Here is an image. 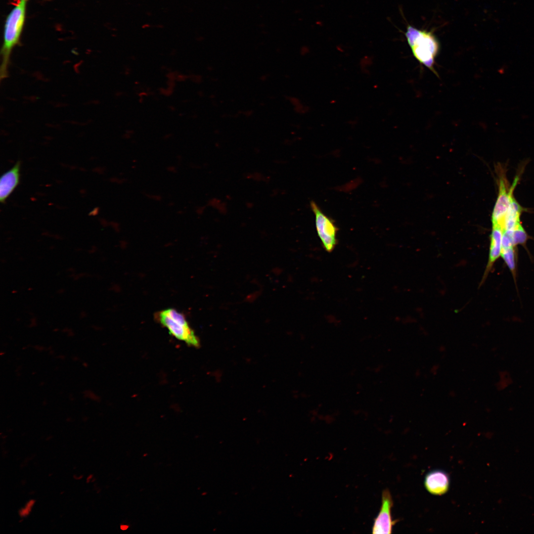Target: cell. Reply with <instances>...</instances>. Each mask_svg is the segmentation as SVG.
Instances as JSON below:
<instances>
[{
	"mask_svg": "<svg viewBox=\"0 0 534 534\" xmlns=\"http://www.w3.org/2000/svg\"><path fill=\"white\" fill-rule=\"evenodd\" d=\"M26 0V1H27V0Z\"/></svg>",
	"mask_w": 534,
	"mask_h": 534,
	"instance_id": "30bf717a",
	"label": "cell"
},
{
	"mask_svg": "<svg viewBox=\"0 0 534 534\" xmlns=\"http://www.w3.org/2000/svg\"><path fill=\"white\" fill-rule=\"evenodd\" d=\"M404 35L415 59L438 76L434 65L440 45L433 32L408 25Z\"/></svg>",
	"mask_w": 534,
	"mask_h": 534,
	"instance_id": "7a4b0ae2",
	"label": "cell"
},
{
	"mask_svg": "<svg viewBox=\"0 0 534 534\" xmlns=\"http://www.w3.org/2000/svg\"><path fill=\"white\" fill-rule=\"evenodd\" d=\"M21 162L18 161L0 179V201L4 203L19 182Z\"/></svg>",
	"mask_w": 534,
	"mask_h": 534,
	"instance_id": "52a82bcc",
	"label": "cell"
},
{
	"mask_svg": "<svg viewBox=\"0 0 534 534\" xmlns=\"http://www.w3.org/2000/svg\"><path fill=\"white\" fill-rule=\"evenodd\" d=\"M449 477L444 471L434 470L428 472L424 484L427 490L432 494L442 495L447 492L449 487Z\"/></svg>",
	"mask_w": 534,
	"mask_h": 534,
	"instance_id": "8992f818",
	"label": "cell"
},
{
	"mask_svg": "<svg viewBox=\"0 0 534 534\" xmlns=\"http://www.w3.org/2000/svg\"><path fill=\"white\" fill-rule=\"evenodd\" d=\"M311 207L315 216V223L317 234L324 248L328 252L334 249L337 242L338 228L333 220L326 216L313 201Z\"/></svg>",
	"mask_w": 534,
	"mask_h": 534,
	"instance_id": "277c9868",
	"label": "cell"
},
{
	"mask_svg": "<svg viewBox=\"0 0 534 534\" xmlns=\"http://www.w3.org/2000/svg\"><path fill=\"white\" fill-rule=\"evenodd\" d=\"M393 505L390 491L385 490L382 494V505L372 528V534H391L395 524L392 517L391 509Z\"/></svg>",
	"mask_w": 534,
	"mask_h": 534,
	"instance_id": "5b68a950",
	"label": "cell"
},
{
	"mask_svg": "<svg viewBox=\"0 0 534 534\" xmlns=\"http://www.w3.org/2000/svg\"><path fill=\"white\" fill-rule=\"evenodd\" d=\"M156 317L170 334L190 346L197 347L199 343L185 316L174 309H167L157 313Z\"/></svg>",
	"mask_w": 534,
	"mask_h": 534,
	"instance_id": "3957f363",
	"label": "cell"
},
{
	"mask_svg": "<svg viewBox=\"0 0 534 534\" xmlns=\"http://www.w3.org/2000/svg\"><path fill=\"white\" fill-rule=\"evenodd\" d=\"M84 313H85V312H82L81 313V314H80L81 316H82V317L85 316L86 315H84Z\"/></svg>",
	"mask_w": 534,
	"mask_h": 534,
	"instance_id": "9c48e42d",
	"label": "cell"
},
{
	"mask_svg": "<svg viewBox=\"0 0 534 534\" xmlns=\"http://www.w3.org/2000/svg\"><path fill=\"white\" fill-rule=\"evenodd\" d=\"M26 1L21 0L11 10L5 19L3 43L0 50V81L8 77L12 51L20 43L25 20Z\"/></svg>",
	"mask_w": 534,
	"mask_h": 534,
	"instance_id": "6da1fadb",
	"label": "cell"
},
{
	"mask_svg": "<svg viewBox=\"0 0 534 534\" xmlns=\"http://www.w3.org/2000/svg\"><path fill=\"white\" fill-rule=\"evenodd\" d=\"M128 526H126V525H122L121 526V530H122L123 531L127 530L128 529Z\"/></svg>",
	"mask_w": 534,
	"mask_h": 534,
	"instance_id": "ba28073f",
	"label": "cell"
}]
</instances>
